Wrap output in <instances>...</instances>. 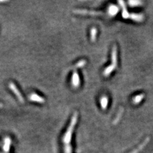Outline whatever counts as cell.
<instances>
[{
    "instance_id": "8",
    "label": "cell",
    "mask_w": 153,
    "mask_h": 153,
    "mask_svg": "<svg viewBox=\"0 0 153 153\" xmlns=\"http://www.w3.org/2000/svg\"><path fill=\"white\" fill-rule=\"evenodd\" d=\"M140 2L139 1H130V4L131 7H135V6H138L139 5Z\"/></svg>"
},
{
    "instance_id": "4",
    "label": "cell",
    "mask_w": 153,
    "mask_h": 153,
    "mask_svg": "<svg viewBox=\"0 0 153 153\" xmlns=\"http://www.w3.org/2000/svg\"><path fill=\"white\" fill-rule=\"evenodd\" d=\"M118 12V8L114 5H112L109 8V13L111 15H115Z\"/></svg>"
},
{
    "instance_id": "3",
    "label": "cell",
    "mask_w": 153,
    "mask_h": 153,
    "mask_svg": "<svg viewBox=\"0 0 153 153\" xmlns=\"http://www.w3.org/2000/svg\"><path fill=\"white\" fill-rule=\"evenodd\" d=\"M76 13H78V14H94V15H99V14H103V13L101 12H88L87 10H77L75 11Z\"/></svg>"
},
{
    "instance_id": "2",
    "label": "cell",
    "mask_w": 153,
    "mask_h": 153,
    "mask_svg": "<svg viewBox=\"0 0 153 153\" xmlns=\"http://www.w3.org/2000/svg\"><path fill=\"white\" fill-rule=\"evenodd\" d=\"M100 103H101V108L103 109H105L108 105V98L106 96H103L100 100Z\"/></svg>"
},
{
    "instance_id": "1",
    "label": "cell",
    "mask_w": 153,
    "mask_h": 153,
    "mask_svg": "<svg viewBox=\"0 0 153 153\" xmlns=\"http://www.w3.org/2000/svg\"><path fill=\"white\" fill-rule=\"evenodd\" d=\"M76 121H77V114H75L74 116H73V118H72V122H71V124L69 126L68 129L67 131L66 132L65 135H64L63 137V142L64 144H65V147L69 146L68 144L70 143L71 141V138H72V132H73V128H74L75 125Z\"/></svg>"
},
{
    "instance_id": "5",
    "label": "cell",
    "mask_w": 153,
    "mask_h": 153,
    "mask_svg": "<svg viewBox=\"0 0 153 153\" xmlns=\"http://www.w3.org/2000/svg\"><path fill=\"white\" fill-rule=\"evenodd\" d=\"M79 83H80V82H79V75H78L77 73H75L74 74H73V84L74 86H79Z\"/></svg>"
},
{
    "instance_id": "7",
    "label": "cell",
    "mask_w": 153,
    "mask_h": 153,
    "mask_svg": "<svg viewBox=\"0 0 153 153\" xmlns=\"http://www.w3.org/2000/svg\"><path fill=\"white\" fill-rule=\"evenodd\" d=\"M96 33H97V30L96 28H93L91 31V38L92 41L95 40Z\"/></svg>"
},
{
    "instance_id": "6",
    "label": "cell",
    "mask_w": 153,
    "mask_h": 153,
    "mask_svg": "<svg viewBox=\"0 0 153 153\" xmlns=\"http://www.w3.org/2000/svg\"><path fill=\"white\" fill-rule=\"evenodd\" d=\"M144 94H140L139 95L136 96L135 97L133 98V101L135 103H140L142 100L144 99Z\"/></svg>"
}]
</instances>
